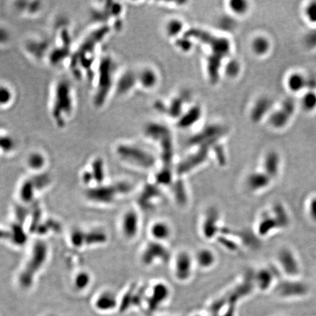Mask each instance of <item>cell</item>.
Masks as SVG:
<instances>
[{"mask_svg": "<svg viewBox=\"0 0 316 316\" xmlns=\"http://www.w3.org/2000/svg\"><path fill=\"white\" fill-rule=\"evenodd\" d=\"M18 140L6 128H0V157L11 155L18 149Z\"/></svg>", "mask_w": 316, "mask_h": 316, "instance_id": "17", "label": "cell"}, {"mask_svg": "<svg viewBox=\"0 0 316 316\" xmlns=\"http://www.w3.org/2000/svg\"><path fill=\"white\" fill-rule=\"evenodd\" d=\"M304 42H305L306 46L307 47H316V29H312L306 34Z\"/></svg>", "mask_w": 316, "mask_h": 316, "instance_id": "42", "label": "cell"}, {"mask_svg": "<svg viewBox=\"0 0 316 316\" xmlns=\"http://www.w3.org/2000/svg\"><path fill=\"white\" fill-rule=\"evenodd\" d=\"M202 110L200 106L194 105L183 113L182 115L177 120V125L183 129L192 127L198 121L200 120Z\"/></svg>", "mask_w": 316, "mask_h": 316, "instance_id": "20", "label": "cell"}, {"mask_svg": "<svg viewBox=\"0 0 316 316\" xmlns=\"http://www.w3.org/2000/svg\"><path fill=\"white\" fill-rule=\"evenodd\" d=\"M272 212L280 229H286L289 226L290 224V217L283 206L281 204H276L272 208Z\"/></svg>", "mask_w": 316, "mask_h": 316, "instance_id": "33", "label": "cell"}, {"mask_svg": "<svg viewBox=\"0 0 316 316\" xmlns=\"http://www.w3.org/2000/svg\"><path fill=\"white\" fill-rule=\"evenodd\" d=\"M280 294L286 297L304 295L307 291V286L300 282H284L279 286Z\"/></svg>", "mask_w": 316, "mask_h": 316, "instance_id": "25", "label": "cell"}, {"mask_svg": "<svg viewBox=\"0 0 316 316\" xmlns=\"http://www.w3.org/2000/svg\"><path fill=\"white\" fill-rule=\"evenodd\" d=\"M144 133L146 138L160 144L172 139L169 128L159 122L148 123L144 128Z\"/></svg>", "mask_w": 316, "mask_h": 316, "instance_id": "11", "label": "cell"}, {"mask_svg": "<svg viewBox=\"0 0 316 316\" xmlns=\"http://www.w3.org/2000/svg\"><path fill=\"white\" fill-rule=\"evenodd\" d=\"M16 11L26 17H35L42 11V2H17L15 6Z\"/></svg>", "mask_w": 316, "mask_h": 316, "instance_id": "22", "label": "cell"}, {"mask_svg": "<svg viewBox=\"0 0 316 316\" xmlns=\"http://www.w3.org/2000/svg\"><path fill=\"white\" fill-rule=\"evenodd\" d=\"M272 106V100L266 96L256 100L249 111L251 121L254 123L260 122L266 116L269 115Z\"/></svg>", "mask_w": 316, "mask_h": 316, "instance_id": "13", "label": "cell"}, {"mask_svg": "<svg viewBox=\"0 0 316 316\" xmlns=\"http://www.w3.org/2000/svg\"><path fill=\"white\" fill-rule=\"evenodd\" d=\"M12 36L6 25L0 24V49L6 48L11 42Z\"/></svg>", "mask_w": 316, "mask_h": 316, "instance_id": "38", "label": "cell"}, {"mask_svg": "<svg viewBox=\"0 0 316 316\" xmlns=\"http://www.w3.org/2000/svg\"><path fill=\"white\" fill-rule=\"evenodd\" d=\"M89 276L86 274H79L77 278L76 279V286L79 289H83L89 284Z\"/></svg>", "mask_w": 316, "mask_h": 316, "instance_id": "43", "label": "cell"}, {"mask_svg": "<svg viewBox=\"0 0 316 316\" xmlns=\"http://www.w3.org/2000/svg\"><path fill=\"white\" fill-rule=\"evenodd\" d=\"M254 278L258 286L262 290H264L272 285L274 278H275V275L272 269L264 268L255 272L254 274Z\"/></svg>", "mask_w": 316, "mask_h": 316, "instance_id": "29", "label": "cell"}, {"mask_svg": "<svg viewBox=\"0 0 316 316\" xmlns=\"http://www.w3.org/2000/svg\"><path fill=\"white\" fill-rule=\"evenodd\" d=\"M116 304V298L111 293L105 292L98 297L96 306L98 310L108 311L113 309Z\"/></svg>", "mask_w": 316, "mask_h": 316, "instance_id": "34", "label": "cell"}, {"mask_svg": "<svg viewBox=\"0 0 316 316\" xmlns=\"http://www.w3.org/2000/svg\"><path fill=\"white\" fill-rule=\"evenodd\" d=\"M17 99V94L11 84L0 82V109L6 110L12 107Z\"/></svg>", "mask_w": 316, "mask_h": 316, "instance_id": "19", "label": "cell"}, {"mask_svg": "<svg viewBox=\"0 0 316 316\" xmlns=\"http://www.w3.org/2000/svg\"><path fill=\"white\" fill-rule=\"evenodd\" d=\"M228 13L236 18L242 17L249 12L250 5L246 0H230L227 2Z\"/></svg>", "mask_w": 316, "mask_h": 316, "instance_id": "26", "label": "cell"}, {"mask_svg": "<svg viewBox=\"0 0 316 316\" xmlns=\"http://www.w3.org/2000/svg\"><path fill=\"white\" fill-rule=\"evenodd\" d=\"M114 152L122 162L138 169H152L157 162L152 153L131 143H118L114 148Z\"/></svg>", "mask_w": 316, "mask_h": 316, "instance_id": "3", "label": "cell"}, {"mask_svg": "<svg viewBox=\"0 0 316 316\" xmlns=\"http://www.w3.org/2000/svg\"><path fill=\"white\" fill-rule=\"evenodd\" d=\"M292 117V116L280 108L269 114V124L275 129H282L289 124Z\"/></svg>", "mask_w": 316, "mask_h": 316, "instance_id": "27", "label": "cell"}, {"mask_svg": "<svg viewBox=\"0 0 316 316\" xmlns=\"http://www.w3.org/2000/svg\"><path fill=\"white\" fill-rule=\"evenodd\" d=\"M137 86V72L128 70L117 76L114 92L119 96H128Z\"/></svg>", "mask_w": 316, "mask_h": 316, "instance_id": "9", "label": "cell"}, {"mask_svg": "<svg viewBox=\"0 0 316 316\" xmlns=\"http://www.w3.org/2000/svg\"><path fill=\"white\" fill-rule=\"evenodd\" d=\"M280 157L275 151H270L266 154L263 161L262 171L273 179L278 175L280 169Z\"/></svg>", "mask_w": 316, "mask_h": 316, "instance_id": "18", "label": "cell"}, {"mask_svg": "<svg viewBox=\"0 0 316 316\" xmlns=\"http://www.w3.org/2000/svg\"><path fill=\"white\" fill-rule=\"evenodd\" d=\"M47 159L43 153L39 151L31 152L26 159V164L33 170H41L46 166Z\"/></svg>", "mask_w": 316, "mask_h": 316, "instance_id": "32", "label": "cell"}, {"mask_svg": "<svg viewBox=\"0 0 316 316\" xmlns=\"http://www.w3.org/2000/svg\"><path fill=\"white\" fill-rule=\"evenodd\" d=\"M272 180L264 171H254L246 177L245 187L250 192H259L269 187Z\"/></svg>", "mask_w": 316, "mask_h": 316, "instance_id": "12", "label": "cell"}, {"mask_svg": "<svg viewBox=\"0 0 316 316\" xmlns=\"http://www.w3.org/2000/svg\"><path fill=\"white\" fill-rule=\"evenodd\" d=\"M306 89L307 91H315L316 89V79L314 76L307 77V85Z\"/></svg>", "mask_w": 316, "mask_h": 316, "instance_id": "45", "label": "cell"}, {"mask_svg": "<svg viewBox=\"0 0 316 316\" xmlns=\"http://www.w3.org/2000/svg\"><path fill=\"white\" fill-rule=\"evenodd\" d=\"M288 88L292 92H300L304 89H306L307 85V77L302 73L298 72L292 73L287 79Z\"/></svg>", "mask_w": 316, "mask_h": 316, "instance_id": "30", "label": "cell"}, {"mask_svg": "<svg viewBox=\"0 0 316 316\" xmlns=\"http://www.w3.org/2000/svg\"><path fill=\"white\" fill-rule=\"evenodd\" d=\"M77 94L71 80L66 77L55 79L50 88L49 115L59 129H64L76 115Z\"/></svg>", "mask_w": 316, "mask_h": 316, "instance_id": "1", "label": "cell"}, {"mask_svg": "<svg viewBox=\"0 0 316 316\" xmlns=\"http://www.w3.org/2000/svg\"><path fill=\"white\" fill-rule=\"evenodd\" d=\"M282 271L288 275L296 276L299 274V263L293 252L289 249H282L277 256Z\"/></svg>", "mask_w": 316, "mask_h": 316, "instance_id": "14", "label": "cell"}, {"mask_svg": "<svg viewBox=\"0 0 316 316\" xmlns=\"http://www.w3.org/2000/svg\"><path fill=\"white\" fill-rule=\"evenodd\" d=\"M149 235L150 240L166 244L172 237V227L171 224L165 219H156L149 226Z\"/></svg>", "mask_w": 316, "mask_h": 316, "instance_id": "8", "label": "cell"}, {"mask_svg": "<svg viewBox=\"0 0 316 316\" xmlns=\"http://www.w3.org/2000/svg\"><path fill=\"white\" fill-rule=\"evenodd\" d=\"M281 109H283L290 116H294L296 111L295 101L292 98H287L282 103Z\"/></svg>", "mask_w": 316, "mask_h": 316, "instance_id": "41", "label": "cell"}, {"mask_svg": "<svg viewBox=\"0 0 316 316\" xmlns=\"http://www.w3.org/2000/svg\"><path fill=\"white\" fill-rule=\"evenodd\" d=\"M173 275L180 282L188 280L194 273L196 264L194 255L186 250H181L172 257Z\"/></svg>", "mask_w": 316, "mask_h": 316, "instance_id": "5", "label": "cell"}, {"mask_svg": "<svg viewBox=\"0 0 316 316\" xmlns=\"http://www.w3.org/2000/svg\"><path fill=\"white\" fill-rule=\"evenodd\" d=\"M141 228V219L139 214L134 209H129L123 214L120 222L122 234L125 239L132 240L139 235Z\"/></svg>", "mask_w": 316, "mask_h": 316, "instance_id": "6", "label": "cell"}, {"mask_svg": "<svg viewBox=\"0 0 316 316\" xmlns=\"http://www.w3.org/2000/svg\"><path fill=\"white\" fill-rule=\"evenodd\" d=\"M302 107L304 111H312L316 109L315 91H307L301 100Z\"/></svg>", "mask_w": 316, "mask_h": 316, "instance_id": "36", "label": "cell"}, {"mask_svg": "<svg viewBox=\"0 0 316 316\" xmlns=\"http://www.w3.org/2000/svg\"><path fill=\"white\" fill-rule=\"evenodd\" d=\"M224 132L225 129L222 126L219 124H211L196 136L191 137L189 143L194 146L199 144L201 147H206V144H212L214 141H218L224 136Z\"/></svg>", "mask_w": 316, "mask_h": 316, "instance_id": "7", "label": "cell"}, {"mask_svg": "<svg viewBox=\"0 0 316 316\" xmlns=\"http://www.w3.org/2000/svg\"><path fill=\"white\" fill-rule=\"evenodd\" d=\"M304 15L311 24H316V1H312L306 6Z\"/></svg>", "mask_w": 316, "mask_h": 316, "instance_id": "40", "label": "cell"}, {"mask_svg": "<svg viewBox=\"0 0 316 316\" xmlns=\"http://www.w3.org/2000/svg\"><path fill=\"white\" fill-rule=\"evenodd\" d=\"M242 71V64L236 58H228L224 61L223 66L222 73L226 77L231 79H235L239 77Z\"/></svg>", "mask_w": 316, "mask_h": 316, "instance_id": "31", "label": "cell"}, {"mask_svg": "<svg viewBox=\"0 0 316 316\" xmlns=\"http://www.w3.org/2000/svg\"><path fill=\"white\" fill-rule=\"evenodd\" d=\"M236 19H237V18L231 16V15H230V17H229V16H226V17L221 18L219 20V27L222 30L229 31V33L231 30L235 29Z\"/></svg>", "mask_w": 316, "mask_h": 316, "instance_id": "39", "label": "cell"}, {"mask_svg": "<svg viewBox=\"0 0 316 316\" xmlns=\"http://www.w3.org/2000/svg\"><path fill=\"white\" fill-rule=\"evenodd\" d=\"M51 48L52 47L49 41L43 38H31L25 44L26 52L31 58H36L38 61H41L44 58H47L48 59Z\"/></svg>", "mask_w": 316, "mask_h": 316, "instance_id": "10", "label": "cell"}, {"mask_svg": "<svg viewBox=\"0 0 316 316\" xmlns=\"http://www.w3.org/2000/svg\"><path fill=\"white\" fill-rule=\"evenodd\" d=\"M138 86L144 90H152L159 83V75L152 67H144L137 72Z\"/></svg>", "mask_w": 316, "mask_h": 316, "instance_id": "15", "label": "cell"}, {"mask_svg": "<svg viewBox=\"0 0 316 316\" xmlns=\"http://www.w3.org/2000/svg\"><path fill=\"white\" fill-rule=\"evenodd\" d=\"M174 43H175L176 47L179 51L187 53L193 49L194 41H192V38L184 34L182 36L179 37L177 39H176Z\"/></svg>", "mask_w": 316, "mask_h": 316, "instance_id": "37", "label": "cell"}, {"mask_svg": "<svg viewBox=\"0 0 316 316\" xmlns=\"http://www.w3.org/2000/svg\"><path fill=\"white\" fill-rule=\"evenodd\" d=\"M196 267L203 270L212 269L217 263V258L215 252L212 249L202 247L198 249L194 255Z\"/></svg>", "mask_w": 316, "mask_h": 316, "instance_id": "16", "label": "cell"}, {"mask_svg": "<svg viewBox=\"0 0 316 316\" xmlns=\"http://www.w3.org/2000/svg\"><path fill=\"white\" fill-rule=\"evenodd\" d=\"M308 212L311 219L316 222V197L311 199L308 204Z\"/></svg>", "mask_w": 316, "mask_h": 316, "instance_id": "44", "label": "cell"}, {"mask_svg": "<svg viewBox=\"0 0 316 316\" xmlns=\"http://www.w3.org/2000/svg\"><path fill=\"white\" fill-rule=\"evenodd\" d=\"M271 42L267 36L259 35L252 38L250 43L252 52L259 57L269 54L271 49Z\"/></svg>", "mask_w": 316, "mask_h": 316, "instance_id": "23", "label": "cell"}, {"mask_svg": "<svg viewBox=\"0 0 316 316\" xmlns=\"http://www.w3.org/2000/svg\"><path fill=\"white\" fill-rule=\"evenodd\" d=\"M164 28L166 36L172 39H177L184 34L183 33L184 29V22L179 18H171L168 20Z\"/></svg>", "mask_w": 316, "mask_h": 316, "instance_id": "24", "label": "cell"}, {"mask_svg": "<svg viewBox=\"0 0 316 316\" xmlns=\"http://www.w3.org/2000/svg\"><path fill=\"white\" fill-rule=\"evenodd\" d=\"M92 79V101L100 109L107 102L110 94L114 91L117 75L116 63L110 55L100 56L91 73Z\"/></svg>", "mask_w": 316, "mask_h": 316, "instance_id": "2", "label": "cell"}, {"mask_svg": "<svg viewBox=\"0 0 316 316\" xmlns=\"http://www.w3.org/2000/svg\"><path fill=\"white\" fill-rule=\"evenodd\" d=\"M277 229L280 227L272 213H263L257 225V234L264 237Z\"/></svg>", "mask_w": 316, "mask_h": 316, "instance_id": "21", "label": "cell"}, {"mask_svg": "<svg viewBox=\"0 0 316 316\" xmlns=\"http://www.w3.org/2000/svg\"><path fill=\"white\" fill-rule=\"evenodd\" d=\"M171 257L166 244L150 240L143 247L140 256L141 262L145 267H149L156 263L171 262Z\"/></svg>", "mask_w": 316, "mask_h": 316, "instance_id": "4", "label": "cell"}, {"mask_svg": "<svg viewBox=\"0 0 316 316\" xmlns=\"http://www.w3.org/2000/svg\"><path fill=\"white\" fill-rule=\"evenodd\" d=\"M207 219H204L203 221L202 225V234L204 237L207 238L213 237L215 234V231L217 229H214V227H217L218 226L219 222V216L217 213L214 212V211L210 210L207 213Z\"/></svg>", "mask_w": 316, "mask_h": 316, "instance_id": "28", "label": "cell"}, {"mask_svg": "<svg viewBox=\"0 0 316 316\" xmlns=\"http://www.w3.org/2000/svg\"><path fill=\"white\" fill-rule=\"evenodd\" d=\"M166 112L173 119H178L182 115L184 111V101L181 98H174L166 108Z\"/></svg>", "mask_w": 316, "mask_h": 316, "instance_id": "35", "label": "cell"}]
</instances>
